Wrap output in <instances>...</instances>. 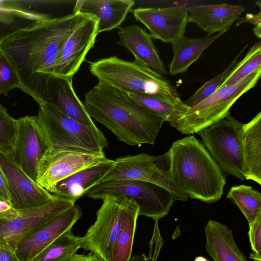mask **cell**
Returning a JSON list of instances; mask_svg holds the SVG:
<instances>
[{
    "mask_svg": "<svg viewBox=\"0 0 261 261\" xmlns=\"http://www.w3.org/2000/svg\"><path fill=\"white\" fill-rule=\"evenodd\" d=\"M79 14L34 21L0 33V50L20 81V88L39 106L43 103L46 81L65 40L74 27Z\"/></svg>",
    "mask_w": 261,
    "mask_h": 261,
    "instance_id": "6da1fadb",
    "label": "cell"
},
{
    "mask_svg": "<svg viewBox=\"0 0 261 261\" xmlns=\"http://www.w3.org/2000/svg\"><path fill=\"white\" fill-rule=\"evenodd\" d=\"M84 96V105L91 118L128 145H153L165 121L127 93L100 81Z\"/></svg>",
    "mask_w": 261,
    "mask_h": 261,
    "instance_id": "7a4b0ae2",
    "label": "cell"
},
{
    "mask_svg": "<svg viewBox=\"0 0 261 261\" xmlns=\"http://www.w3.org/2000/svg\"><path fill=\"white\" fill-rule=\"evenodd\" d=\"M170 179L188 197L210 203L221 197L225 175L203 143L193 136L175 141L161 156Z\"/></svg>",
    "mask_w": 261,
    "mask_h": 261,
    "instance_id": "3957f363",
    "label": "cell"
},
{
    "mask_svg": "<svg viewBox=\"0 0 261 261\" xmlns=\"http://www.w3.org/2000/svg\"><path fill=\"white\" fill-rule=\"evenodd\" d=\"M89 69L98 81L127 94L147 95L176 105L184 104L169 80L137 61L111 57L92 62Z\"/></svg>",
    "mask_w": 261,
    "mask_h": 261,
    "instance_id": "277c9868",
    "label": "cell"
},
{
    "mask_svg": "<svg viewBox=\"0 0 261 261\" xmlns=\"http://www.w3.org/2000/svg\"><path fill=\"white\" fill-rule=\"evenodd\" d=\"M49 147H68L102 153L108 146L107 138L97 126H86L62 112L54 105H39L37 115Z\"/></svg>",
    "mask_w": 261,
    "mask_h": 261,
    "instance_id": "5b68a950",
    "label": "cell"
},
{
    "mask_svg": "<svg viewBox=\"0 0 261 261\" xmlns=\"http://www.w3.org/2000/svg\"><path fill=\"white\" fill-rule=\"evenodd\" d=\"M261 76V67L235 84L219 87L211 96L189 108L186 113L170 124L182 134L198 133L221 120L244 94L255 87Z\"/></svg>",
    "mask_w": 261,
    "mask_h": 261,
    "instance_id": "8992f818",
    "label": "cell"
},
{
    "mask_svg": "<svg viewBox=\"0 0 261 261\" xmlns=\"http://www.w3.org/2000/svg\"><path fill=\"white\" fill-rule=\"evenodd\" d=\"M243 125L229 113L198 133L202 143L223 173L241 180L245 179Z\"/></svg>",
    "mask_w": 261,
    "mask_h": 261,
    "instance_id": "52a82bcc",
    "label": "cell"
},
{
    "mask_svg": "<svg viewBox=\"0 0 261 261\" xmlns=\"http://www.w3.org/2000/svg\"><path fill=\"white\" fill-rule=\"evenodd\" d=\"M86 195L95 199H102L108 195L125 196L137 204L139 216L150 217L155 221L166 216L176 200L174 195L164 188L140 180L100 183Z\"/></svg>",
    "mask_w": 261,
    "mask_h": 261,
    "instance_id": "ba28073f",
    "label": "cell"
},
{
    "mask_svg": "<svg viewBox=\"0 0 261 261\" xmlns=\"http://www.w3.org/2000/svg\"><path fill=\"white\" fill-rule=\"evenodd\" d=\"M74 204L73 201L58 198L39 207L24 209L11 207L0 212V245L15 252L27 234Z\"/></svg>",
    "mask_w": 261,
    "mask_h": 261,
    "instance_id": "9c48e42d",
    "label": "cell"
},
{
    "mask_svg": "<svg viewBox=\"0 0 261 261\" xmlns=\"http://www.w3.org/2000/svg\"><path fill=\"white\" fill-rule=\"evenodd\" d=\"M96 213L95 222L82 237V248L107 261L120 230L130 199L124 196L108 195Z\"/></svg>",
    "mask_w": 261,
    "mask_h": 261,
    "instance_id": "30bf717a",
    "label": "cell"
},
{
    "mask_svg": "<svg viewBox=\"0 0 261 261\" xmlns=\"http://www.w3.org/2000/svg\"><path fill=\"white\" fill-rule=\"evenodd\" d=\"M109 159L98 153L72 147H49L37 168V183L50 192L60 181L75 173Z\"/></svg>",
    "mask_w": 261,
    "mask_h": 261,
    "instance_id": "8fae6325",
    "label": "cell"
},
{
    "mask_svg": "<svg viewBox=\"0 0 261 261\" xmlns=\"http://www.w3.org/2000/svg\"><path fill=\"white\" fill-rule=\"evenodd\" d=\"M121 180L149 182L170 191L176 200L187 201L189 198L172 183L167 171L161 165L157 156L143 153L119 157L115 160L112 169L98 184Z\"/></svg>",
    "mask_w": 261,
    "mask_h": 261,
    "instance_id": "7c38bea8",
    "label": "cell"
},
{
    "mask_svg": "<svg viewBox=\"0 0 261 261\" xmlns=\"http://www.w3.org/2000/svg\"><path fill=\"white\" fill-rule=\"evenodd\" d=\"M77 21L59 50L53 74L72 77L95 42L98 21L93 16L79 14Z\"/></svg>",
    "mask_w": 261,
    "mask_h": 261,
    "instance_id": "4fadbf2b",
    "label": "cell"
},
{
    "mask_svg": "<svg viewBox=\"0 0 261 261\" xmlns=\"http://www.w3.org/2000/svg\"><path fill=\"white\" fill-rule=\"evenodd\" d=\"M17 121L18 133L11 159L36 182L38 164L49 147L47 140L37 116H23Z\"/></svg>",
    "mask_w": 261,
    "mask_h": 261,
    "instance_id": "5bb4252c",
    "label": "cell"
},
{
    "mask_svg": "<svg viewBox=\"0 0 261 261\" xmlns=\"http://www.w3.org/2000/svg\"><path fill=\"white\" fill-rule=\"evenodd\" d=\"M0 167L7 178L11 197L10 206L15 209L41 206L57 199L36 181L0 151Z\"/></svg>",
    "mask_w": 261,
    "mask_h": 261,
    "instance_id": "9a60e30c",
    "label": "cell"
},
{
    "mask_svg": "<svg viewBox=\"0 0 261 261\" xmlns=\"http://www.w3.org/2000/svg\"><path fill=\"white\" fill-rule=\"evenodd\" d=\"M136 19L143 24L152 38L172 43L184 36L188 12L184 5L164 8H139L133 10Z\"/></svg>",
    "mask_w": 261,
    "mask_h": 261,
    "instance_id": "2e32d148",
    "label": "cell"
},
{
    "mask_svg": "<svg viewBox=\"0 0 261 261\" xmlns=\"http://www.w3.org/2000/svg\"><path fill=\"white\" fill-rule=\"evenodd\" d=\"M82 215L75 204L35 228L18 244L15 253L20 261H32L54 240L71 229Z\"/></svg>",
    "mask_w": 261,
    "mask_h": 261,
    "instance_id": "e0dca14e",
    "label": "cell"
},
{
    "mask_svg": "<svg viewBox=\"0 0 261 261\" xmlns=\"http://www.w3.org/2000/svg\"><path fill=\"white\" fill-rule=\"evenodd\" d=\"M72 79L50 74L45 84L43 103L55 105L66 115L85 126L95 127L84 103L74 91Z\"/></svg>",
    "mask_w": 261,
    "mask_h": 261,
    "instance_id": "ac0fdd59",
    "label": "cell"
},
{
    "mask_svg": "<svg viewBox=\"0 0 261 261\" xmlns=\"http://www.w3.org/2000/svg\"><path fill=\"white\" fill-rule=\"evenodd\" d=\"M188 21L194 22L207 36L227 31L244 11L242 5L227 4L193 5L186 7Z\"/></svg>",
    "mask_w": 261,
    "mask_h": 261,
    "instance_id": "d6986e66",
    "label": "cell"
},
{
    "mask_svg": "<svg viewBox=\"0 0 261 261\" xmlns=\"http://www.w3.org/2000/svg\"><path fill=\"white\" fill-rule=\"evenodd\" d=\"M118 34L119 40L117 43L127 49L134 55L135 60L160 74H168L152 37L144 29L133 24L119 28Z\"/></svg>",
    "mask_w": 261,
    "mask_h": 261,
    "instance_id": "ffe728a7",
    "label": "cell"
},
{
    "mask_svg": "<svg viewBox=\"0 0 261 261\" xmlns=\"http://www.w3.org/2000/svg\"><path fill=\"white\" fill-rule=\"evenodd\" d=\"M135 5L132 0H78L73 13L94 16L98 21L97 35L119 28Z\"/></svg>",
    "mask_w": 261,
    "mask_h": 261,
    "instance_id": "44dd1931",
    "label": "cell"
},
{
    "mask_svg": "<svg viewBox=\"0 0 261 261\" xmlns=\"http://www.w3.org/2000/svg\"><path fill=\"white\" fill-rule=\"evenodd\" d=\"M115 160L86 168L57 183L50 191L54 195L74 202L86 193L112 169Z\"/></svg>",
    "mask_w": 261,
    "mask_h": 261,
    "instance_id": "7402d4cb",
    "label": "cell"
},
{
    "mask_svg": "<svg viewBox=\"0 0 261 261\" xmlns=\"http://www.w3.org/2000/svg\"><path fill=\"white\" fill-rule=\"evenodd\" d=\"M205 248L215 261H247L237 246L232 231L225 225L210 220L204 227Z\"/></svg>",
    "mask_w": 261,
    "mask_h": 261,
    "instance_id": "603a6c76",
    "label": "cell"
},
{
    "mask_svg": "<svg viewBox=\"0 0 261 261\" xmlns=\"http://www.w3.org/2000/svg\"><path fill=\"white\" fill-rule=\"evenodd\" d=\"M243 145L244 178L261 185V113L244 124Z\"/></svg>",
    "mask_w": 261,
    "mask_h": 261,
    "instance_id": "cb8c5ba5",
    "label": "cell"
},
{
    "mask_svg": "<svg viewBox=\"0 0 261 261\" xmlns=\"http://www.w3.org/2000/svg\"><path fill=\"white\" fill-rule=\"evenodd\" d=\"M226 31L200 38L182 36L173 42V56L169 65V73L175 75L186 72L203 52Z\"/></svg>",
    "mask_w": 261,
    "mask_h": 261,
    "instance_id": "d4e9b609",
    "label": "cell"
},
{
    "mask_svg": "<svg viewBox=\"0 0 261 261\" xmlns=\"http://www.w3.org/2000/svg\"><path fill=\"white\" fill-rule=\"evenodd\" d=\"M138 211L137 204L133 199H130L122 221L120 230L107 261L130 260L137 220L139 216Z\"/></svg>",
    "mask_w": 261,
    "mask_h": 261,
    "instance_id": "484cf974",
    "label": "cell"
},
{
    "mask_svg": "<svg viewBox=\"0 0 261 261\" xmlns=\"http://www.w3.org/2000/svg\"><path fill=\"white\" fill-rule=\"evenodd\" d=\"M82 237L75 236L69 229L50 243L32 261H70L82 248Z\"/></svg>",
    "mask_w": 261,
    "mask_h": 261,
    "instance_id": "4316f807",
    "label": "cell"
},
{
    "mask_svg": "<svg viewBox=\"0 0 261 261\" xmlns=\"http://www.w3.org/2000/svg\"><path fill=\"white\" fill-rule=\"evenodd\" d=\"M227 198L239 207L249 225L261 215V193L249 186L241 185L231 187Z\"/></svg>",
    "mask_w": 261,
    "mask_h": 261,
    "instance_id": "83f0119b",
    "label": "cell"
},
{
    "mask_svg": "<svg viewBox=\"0 0 261 261\" xmlns=\"http://www.w3.org/2000/svg\"><path fill=\"white\" fill-rule=\"evenodd\" d=\"M128 95L139 105L163 116L169 123L181 118L189 109L185 103L176 105L149 95Z\"/></svg>",
    "mask_w": 261,
    "mask_h": 261,
    "instance_id": "f1b7e54d",
    "label": "cell"
},
{
    "mask_svg": "<svg viewBox=\"0 0 261 261\" xmlns=\"http://www.w3.org/2000/svg\"><path fill=\"white\" fill-rule=\"evenodd\" d=\"M260 67L261 43L259 41L249 49L241 61H238L220 87L235 84Z\"/></svg>",
    "mask_w": 261,
    "mask_h": 261,
    "instance_id": "f546056e",
    "label": "cell"
},
{
    "mask_svg": "<svg viewBox=\"0 0 261 261\" xmlns=\"http://www.w3.org/2000/svg\"><path fill=\"white\" fill-rule=\"evenodd\" d=\"M18 133V121L0 103V151L11 158Z\"/></svg>",
    "mask_w": 261,
    "mask_h": 261,
    "instance_id": "4dcf8cb0",
    "label": "cell"
},
{
    "mask_svg": "<svg viewBox=\"0 0 261 261\" xmlns=\"http://www.w3.org/2000/svg\"><path fill=\"white\" fill-rule=\"evenodd\" d=\"M246 45L238 54L230 64L221 73L205 83L184 103L189 108H192L211 96L221 86L230 71L238 62L240 55L246 48Z\"/></svg>",
    "mask_w": 261,
    "mask_h": 261,
    "instance_id": "1f68e13d",
    "label": "cell"
},
{
    "mask_svg": "<svg viewBox=\"0 0 261 261\" xmlns=\"http://www.w3.org/2000/svg\"><path fill=\"white\" fill-rule=\"evenodd\" d=\"M12 3V1H0L1 25L11 24L16 19L30 20L33 22L49 18L45 14L29 11Z\"/></svg>",
    "mask_w": 261,
    "mask_h": 261,
    "instance_id": "d6a6232c",
    "label": "cell"
},
{
    "mask_svg": "<svg viewBox=\"0 0 261 261\" xmlns=\"http://www.w3.org/2000/svg\"><path fill=\"white\" fill-rule=\"evenodd\" d=\"M20 81L15 70L0 50V94L7 95L15 88H20Z\"/></svg>",
    "mask_w": 261,
    "mask_h": 261,
    "instance_id": "836d02e7",
    "label": "cell"
},
{
    "mask_svg": "<svg viewBox=\"0 0 261 261\" xmlns=\"http://www.w3.org/2000/svg\"><path fill=\"white\" fill-rule=\"evenodd\" d=\"M164 243L159 226L158 220H155L153 233L149 245L148 255L144 253L131 257L129 261H157L160 251Z\"/></svg>",
    "mask_w": 261,
    "mask_h": 261,
    "instance_id": "e575fe53",
    "label": "cell"
},
{
    "mask_svg": "<svg viewBox=\"0 0 261 261\" xmlns=\"http://www.w3.org/2000/svg\"><path fill=\"white\" fill-rule=\"evenodd\" d=\"M248 236L252 253L250 258L253 261H261V215L249 225Z\"/></svg>",
    "mask_w": 261,
    "mask_h": 261,
    "instance_id": "d590c367",
    "label": "cell"
},
{
    "mask_svg": "<svg viewBox=\"0 0 261 261\" xmlns=\"http://www.w3.org/2000/svg\"><path fill=\"white\" fill-rule=\"evenodd\" d=\"M0 201L7 203L10 206L11 197L8 184L3 170L0 167Z\"/></svg>",
    "mask_w": 261,
    "mask_h": 261,
    "instance_id": "8d00e7d4",
    "label": "cell"
},
{
    "mask_svg": "<svg viewBox=\"0 0 261 261\" xmlns=\"http://www.w3.org/2000/svg\"><path fill=\"white\" fill-rule=\"evenodd\" d=\"M245 22H249L255 25L253 32L257 37L260 38V12L256 15L247 14L245 17L239 21L238 24Z\"/></svg>",
    "mask_w": 261,
    "mask_h": 261,
    "instance_id": "74e56055",
    "label": "cell"
},
{
    "mask_svg": "<svg viewBox=\"0 0 261 261\" xmlns=\"http://www.w3.org/2000/svg\"><path fill=\"white\" fill-rule=\"evenodd\" d=\"M0 261H20L15 252L0 245Z\"/></svg>",
    "mask_w": 261,
    "mask_h": 261,
    "instance_id": "f35d334b",
    "label": "cell"
},
{
    "mask_svg": "<svg viewBox=\"0 0 261 261\" xmlns=\"http://www.w3.org/2000/svg\"><path fill=\"white\" fill-rule=\"evenodd\" d=\"M95 255L91 252L87 255L76 253L70 261H92Z\"/></svg>",
    "mask_w": 261,
    "mask_h": 261,
    "instance_id": "ab89813d",
    "label": "cell"
},
{
    "mask_svg": "<svg viewBox=\"0 0 261 261\" xmlns=\"http://www.w3.org/2000/svg\"><path fill=\"white\" fill-rule=\"evenodd\" d=\"M194 261H209V260L203 256H199L196 257L195 258Z\"/></svg>",
    "mask_w": 261,
    "mask_h": 261,
    "instance_id": "60d3db41",
    "label": "cell"
},
{
    "mask_svg": "<svg viewBox=\"0 0 261 261\" xmlns=\"http://www.w3.org/2000/svg\"><path fill=\"white\" fill-rule=\"evenodd\" d=\"M92 261H103L101 258L95 255Z\"/></svg>",
    "mask_w": 261,
    "mask_h": 261,
    "instance_id": "b9f144b4",
    "label": "cell"
}]
</instances>
